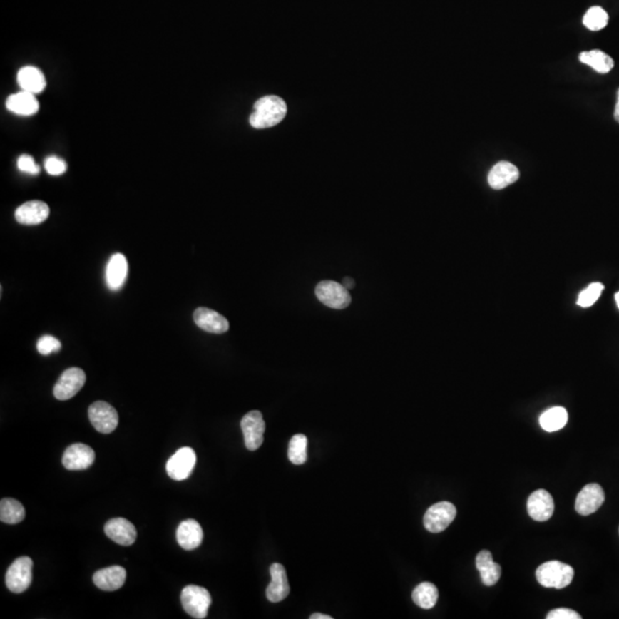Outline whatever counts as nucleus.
Returning <instances> with one entry per match:
<instances>
[{
  "label": "nucleus",
  "instance_id": "20",
  "mask_svg": "<svg viewBox=\"0 0 619 619\" xmlns=\"http://www.w3.org/2000/svg\"><path fill=\"white\" fill-rule=\"evenodd\" d=\"M126 579V571L120 566L105 568L94 573L93 583L100 590L106 592L120 590Z\"/></svg>",
  "mask_w": 619,
  "mask_h": 619
},
{
  "label": "nucleus",
  "instance_id": "29",
  "mask_svg": "<svg viewBox=\"0 0 619 619\" xmlns=\"http://www.w3.org/2000/svg\"><path fill=\"white\" fill-rule=\"evenodd\" d=\"M307 436L303 434H297L292 436V439L290 441V449H288V458L294 464H305L307 459Z\"/></svg>",
  "mask_w": 619,
  "mask_h": 619
},
{
  "label": "nucleus",
  "instance_id": "6",
  "mask_svg": "<svg viewBox=\"0 0 619 619\" xmlns=\"http://www.w3.org/2000/svg\"><path fill=\"white\" fill-rule=\"evenodd\" d=\"M456 516V506L447 501L432 505L424 517V528L432 533H439L449 528Z\"/></svg>",
  "mask_w": 619,
  "mask_h": 619
},
{
  "label": "nucleus",
  "instance_id": "13",
  "mask_svg": "<svg viewBox=\"0 0 619 619\" xmlns=\"http://www.w3.org/2000/svg\"><path fill=\"white\" fill-rule=\"evenodd\" d=\"M526 507L532 520L545 522L553 516L554 500L546 490H537L530 496Z\"/></svg>",
  "mask_w": 619,
  "mask_h": 619
},
{
  "label": "nucleus",
  "instance_id": "7",
  "mask_svg": "<svg viewBox=\"0 0 619 619\" xmlns=\"http://www.w3.org/2000/svg\"><path fill=\"white\" fill-rule=\"evenodd\" d=\"M88 418L94 429L101 434H111L118 426V414L111 404L96 401L88 409Z\"/></svg>",
  "mask_w": 619,
  "mask_h": 619
},
{
  "label": "nucleus",
  "instance_id": "26",
  "mask_svg": "<svg viewBox=\"0 0 619 619\" xmlns=\"http://www.w3.org/2000/svg\"><path fill=\"white\" fill-rule=\"evenodd\" d=\"M579 61L585 65L593 68L594 71L600 73H608L615 66L613 58L600 50L588 51L580 53Z\"/></svg>",
  "mask_w": 619,
  "mask_h": 619
},
{
  "label": "nucleus",
  "instance_id": "39",
  "mask_svg": "<svg viewBox=\"0 0 619 619\" xmlns=\"http://www.w3.org/2000/svg\"><path fill=\"white\" fill-rule=\"evenodd\" d=\"M615 298H616L617 307H618L619 309V292H617L616 295H615Z\"/></svg>",
  "mask_w": 619,
  "mask_h": 619
},
{
  "label": "nucleus",
  "instance_id": "4",
  "mask_svg": "<svg viewBox=\"0 0 619 619\" xmlns=\"http://www.w3.org/2000/svg\"><path fill=\"white\" fill-rule=\"evenodd\" d=\"M33 560L28 556L16 558L7 570V588L15 594L26 592L33 581Z\"/></svg>",
  "mask_w": 619,
  "mask_h": 619
},
{
  "label": "nucleus",
  "instance_id": "2",
  "mask_svg": "<svg viewBox=\"0 0 619 619\" xmlns=\"http://www.w3.org/2000/svg\"><path fill=\"white\" fill-rule=\"evenodd\" d=\"M573 575V567L560 561L545 562L536 571L538 583L541 586L558 590L569 586Z\"/></svg>",
  "mask_w": 619,
  "mask_h": 619
},
{
  "label": "nucleus",
  "instance_id": "28",
  "mask_svg": "<svg viewBox=\"0 0 619 619\" xmlns=\"http://www.w3.org/2000/svg\"><path fill=\"white\" fill-rule=\"evenodd\" d=\"M26 517V509L18 500L4 498L0 503V520L7 524H18Z\"/></svg>",
  "mask_w": 619,
  "mask_h": 619
},
{
  "label": "nucleus",
  "instance_id": "12",
  "mask_svg": "<svg viewBox=\"0 0 619 619\" xmlns=\"http://www.w3.org/2000/svg\"><path fill=\"white\" fill-rule=\"evenodd\" d=\"M605 491L596 483L587 484L575 499V511L583 516L593 514L605 503Z\"/></svg>",
  "mask_w": 619,
  "mask_h": 619
},
{
  "label": "nucleus",
  "instance_id": "9",
  "mask_svg": "<svg viewBox=\"0 0 619 619\" xmlns=\"http://www.w3.org/2000/svg\"><path fill=\"white\" fill-rule=\"evenodd\" d=\"M86 375L84 371L78 367H71L62 373L56 382L53 394L58 400H68L78 394L79 390L84 387Z\"/></svg>",
  "mask_w": 619,
  "mask_h": 619
},
{
  "label": "nucleus",
  "instance_id": "24",
  "mask_svg": "<svg viewBox=\"0 0 619 619\" xmlns=\"http://www.w3.org/2000/svg\"><path fill=\"white\" fill-rule=\"evenodd\" d=\"M18 83L22 91H26L30 93H41L46 86V79L44 73L39 71V68L24 67L18 73Z\"/></svg>",
  "mask_w": 619,
  "mask_h": 619
},
{
  "label": "nucleus",
  "instance_id": "15",
  "mask_svg": "<svg viewBox=\"0 0 619 619\" xmlns=\"http://www.w3.org/2000/svg\"><path fill=\"white\" fill-rule=\"evenodd\" d=\"M105 533L111 541L122 546H130L137 539L135 526L122 517L113 518L106 523Z\"/></svg>",
  "mask_w": 619,
  "mask_h": 619
},
{
  "label": "nucleus",
  "instance_id": "23",
  "mask_svg": "<svg viewBox=\"0 0 619 619\" xmlns=\"http://www.w3.org/2000/svg\"><path fill=\"white\" fill-rule=\"evenodd\" d=\"M476 568L485 586H493L501 577V567L496 563L488 551H481L476 558Z\"/></svg>",
  "mask_w": 619,
  "mask_h": 619
},
{
  "label": "nucleus",
  "instance_id": "8",
  "mask_svg": "<svg viewBox=\"0 0 619 619\" xmlns=\"http://www.w3.org/2000/svg\"><path fill=\"white\" fill-rule=\"evenodd\" d=\"M241 429L245 436V447L249 451H256L262 446L264 441L265 422L260 411L247 413L241 420Z\"/></svg>",
  "mask_w": 619,
  "mask_h": 619
},
{
  "label": "nucleus",
  "instance_id": "30",
  "mask_svg": "<svg viewBox=\"0 0 619 619\" xmlns=\"http://www.w3.org/2000/svg\"><path fill=\"white\" fill-rule=\"evenodd\" d=\"M608 20H609V16H608V13L605 12V9L600 6H594L590 7L587 11L583 22H584V26H586L587 29L592 30V31H599L607 26Z\"/></svg>",
  "mask_w": 619,
  "mask_h": 619
},
{
  "label": "nucleus",
  "instance_id": "34",
  "mask_svg": "<svg viewBox=\"0 0 619 619\" xmlns=\"http://www.w3.org/2000/svg\"><path fill=\"white\" fill-rule=\"evenodd\" d=\"M18 168L22 173H29V175H39L41 171V168L35 163L30 155H21L18 160Z\"/></svg>",
  "mask_w": 619,
  "mask_h": 619
},
{
  "label": "nucleus",
  "instance_id": "3",
  "mask_svg": "<svg viewBox=\"0 0 619 619\" xmlns=\"http://www.w3.org/2000/svg\"><path fill=\"white\" fill-rule=\"evenodd\" d=\"M180 600L184 610L190 616L198 619L207 617L211 605V595L205 587L188 585L181 592Z\"/></svg>",
  "mask_w": 619,
  "mask_h": 619
},
{
  "label": "nucleus",
  "instance_id": "5",
  "mask_svg": "<svg viewBox=\"0 0 619 619\" xmlns=\"http://www.w3.org/2000/svg\"><path fill=\"white\" fill-rule=\"evenodd\" d=\"M316 295L319 301L332 309H345L351 303L349 290L336 281L324 280L319 282L316 287Z\"/></svg>",
  "mask_w": 619,
  "mask_h": 619
},
{
  "label": "nucleus",
  "instance_id": "36",
  "mask_svg": "<svg viewBox=\"0 0 619 619\" xmlns=\"http://www.w3.org/2000/svg\"><path fill=\"white\" fill-rule=\"evenodd\" d=\"M343 286L347 288V290H352L354 287V279H351V277H344L343 279Z\"/></svg>",
  "mask_w": 619,
  "mask_h": 619
},
{
  "label": "nucleus",
  "instance_id": "19",
  "mask_svg": "<svg viewBox=\"0 0 619 619\" xmlns=\"http://www.w3.org/2000/svg\"><path fill=\"white\" fill-rule=\"evenodd\" d=\"M520 171L514 164L501 161L496 164L488 173V185L493 190H503L509 185L516 183Z\"/></svg>",
  "mask_w": 619,
  "mask_h": 619
},
{
  "label": "nucleus",
  "instance_id": "31",
  "mask_svg": "<svg viewBox=\"0 0 619 619\" xmlns=\"http://www.w3.org/2000/svg\"><path fill=\"white\" fill-rule=\"evenodd\" d=\"M605 290V286L601 282H593L590 286L587 287L586 290L579 294L577 304L580 307H590L595 302L599 300L602 292Z\"/></svg>",
  "mask_w": 619,
  "mask_h": 619
},
{
  "label": "nucleus",
  "instance_id": "25",
  "mask_svg": "<svg viewBox=\"0 0 619 619\" xmlns=\"http://www.w3.org/2000/svg\"><path fill=\"white\" fill-rule=\"evenodd\" d=\"M567 409L564 407H552L547 409L539 418V424L545 431L554 432L561 430L568 424Z\"/></svg>",
  "mask_w": 619,
  "mask_h": 619
},
{
  "label": "nucleus",
  "instance_id": "18",
  "mask_svg": "<svg viewBox=\"0 0 619 619\" xmlns=\"http://www.w3.org/2000/svg\"><path fill=\"white\" fill-rule=\"evenodd\" d=\"M128 260L122 254H114L106 267V284L113 292L121 290L128 277Z\"/></svg>",
  "mask_w": 619,
  "mask_h": 619
},
{
  "label": "nucleus",
  "instance_id": "17",
  "mask_svg": "<svg viewBox=\"0 0 619 619\" xmlns=\"http://www.w3.org/2000/svg\"><path fill=\"white\" fill-rule=\"evenodd\" d=\"M50 208L43 201H29L15 211V220L22 225H39L48 218Z\"/></svg>",
  "mask_w": 619,
  "mask_h": 619
},
{
  "label": "nucleus",
  "instance_id": "1",
  "mask_svg": "<svg viewBox=\"0 0 619 619\" xmlns=\"http://www.w3.org/2000/svg\"><path fill=\"white\" fill-rule=\"evenodd\" d=\"M287 114V105L284 100L277 96H266L260 98L254 105V113L249 122L255 129H267L284 120Z\"/></svg>",
  "mask_w": 619,
  "mask_h": 619
},
{
  "label": "nucleus",
  "instance_id": "16",
  "mask_svg": "<svg viewBox=\"0 0 619 619\" xmlns=\"http://www.w3.org/2000/svg\"><path fill=\"white\" fill-rule=\"evenodd\" d=\"M193 317L196 326L208 333L224 334L230 328L225 317L208 307L196 309Z\"/></svg>",
  "mask_w": 619,
  "mask_h": 619
},
{
  "label": "nucleus",
  "instance_id": "22",
  "mask_svg": "<svg viewBox=\"0 0 619 619\" xmlns=\"http://www.w3.org/2000/svg\"><path fill=\"white\" fill-rule=\"evenodd\" d=\"M6 108L20 116H31L39 111V103L35 94L21 91L7 98Z\"/></svg>",
  "mask_w": 619,
  "mask_h": 619
},
{
  "label": "nucleus",
  "instance_id": "35",
  "mask_svg": "<svg viewBox=\"0 0 619 619\" xmlns=\"http://www.w3.org/2000/svg\"><path fill=\"white\" fill-rule=\"evenodd\" d=\"M547 619H580L581 616L577 611L571 610L568 608H558L549 611Z\"/></svg>",
  "mask_w": 619,
  "mask_h": 619
},
{
  "label": "nucleus",
  "instance_id": "11",
  "mask_svg": "<svg viewBox=\"0 0 619 619\" xmlns=\"http://www.w3.org/2000/svg\"><path fill=\"white\" fill-rule=\"evenodd\" d=\"M96 460V453L88 445L77 443L71 445L63 453L62 464L68 471H84Z\"/></svg>",
  "mask_w": 619,
  "mask_h": 619
},
{
  "label": "nucleus",
  "instance_id": "32",
  "mask_svg": "<svg viewBox=\"0 0 619 619\" xmlns=\"http://www.w3.org/2000/svg\"><path fill=\"white\" fill-rule=\"evenodd\" d=\"M37 349H39V354H43V356H48L53 352H58V351L61 350V342L54 336H41L39 343H37Z\"/></svg>",
  "mask_w": 619,
  "mask_h": 619
},
{
  "label": "nucleus",
  "instance_id": "21",
  "mask_svg": "<svg viewBox=\"0 0 619 619\" xmlns=\"http://www.w3.org/2000/svg\"><path fill=\"white\" fill-rule=\"evenodd\" d=\"M177 541L181 548L193 551L203 541V530L195 520H186L179 524L177 529Z\"/></svg>",
  "mask_w": 619,
  "mask_h": 619
},
{
  "label": "nucleus",
  "instance_id": "33",
  "mask_svg": "<svg viewBox=\"0 0 619 619\" xmlns=\"http://www.w3.org/2000/svg\"><path fill=\"white\" fill-rule=\"evenodd\" d=\"M45 170L51 175H60L67 171V164L61 158L50 156L45 160Z\"/></svg>",
  "mask_w": 619,
  "mask_h": 619
},
{
  "label": "nucleus",
  "instance_id": "14",
  "mask_svg": "<svg viewBox=\"0 0 619 619\" xmlns=\"http://www.w3.org/2000/svg\"><path fill=\"white\" fill-rule=\"evenodd\" d=\"M271 583L266 588V596L273 603L284 601L290 595V586L287 578L286 569L280 563H273L270 568Z\"/></svg>",
  "mask_w": 619,
  "mask_h": 619
},
{
  "label": "nucleus",
  "instance_id": "38",
  "mask_svg": "<svg viewBox=\"0 0 619 619\" xmlns=\"http://www.w3.org/2000/svg\"><path fill=\"white\" fill-rule=\"evenodd\" d=\"M311 619H332V617L328 616V615H322V613H313L312 616L310 617Z\"/></svg>",
  "mask_w": 619,
  "mask_h": 619
},
{
  "label": "nucleus",
  "instance_id": "37",
  "mask_svg": "<svg viewBox=\"0 0 619 619\" xmlns=\"http://www.w3.org/2000/svg\"><path fill=\"white\" fill-rule=\"evenodd\" d=\"M613 117H615V120L619 123V88L617 91V103L616 108H615V113H613Z\"/></svg>",
  "mask_w": 619,
  "mask_h": 619
},
{
  "label": "nucleus",
  "instance_id": "10",
  "mask_svg": "<svg viewBox=\"0 0 619 619\" xmlns=\"http://www.w3.org/2000/svg\"><path fill=\"white\" fill-rule=\"evenodd\" d=\"M196 464V454L190 447H181L169 459L167 473L175 481H184L190 476Z\"/></svg>",
  "mask_w": 619,
  "mask_h": 619
},
{
  "label": "nucleus",
  "instance_id": "27",
  "mask_svg": "<svg viewBox=\"0 0 619 619\" xmlns=\"http://www.w3.org/2000/svg\"><path fill=\"white\" fill-rule=\"evenodd\" d=\"M412 598L415 605L422 609H431L439 601V590L431 583H421L413 590Z\"/></svg>",
  "mask_w": 619,
  "mask_h": 619
}]
</instances>
